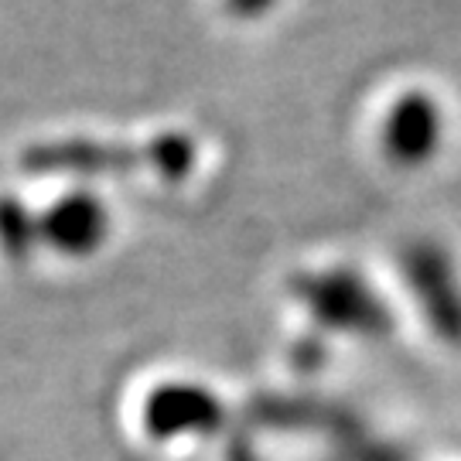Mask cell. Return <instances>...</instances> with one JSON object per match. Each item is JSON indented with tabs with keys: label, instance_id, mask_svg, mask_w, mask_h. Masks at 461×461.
Returning a JSON list of instances; mask_svg holds the SVG:
<instances>
[{
	"label": "cell",
	"instance_id": "obj_1",
	"mask_svg": "<svg viewBox=\"0 0 461 461\" xmlns=\"http://www.w3.org/2000/svg\"><path fill=\"white\" fill-rule=\"evenodd\" d=\"M21 165L32 175H127L137 167H150L167 182H178L195 165V144L182 133H165L150 140L148 148L66 140V144H38L24 150Z\"/></svg>",
	"mask_w": 461,
	"mask_h": 461
},
{
	"label": "cell",
	"instance_id": "obj_2",
	"mask_svg": "<svg viewBox=\"0 0 461 461\" xmlns=\"http://www.w3.org/2000/svg\"><path fill=\"white\" fill-rule=\"evenodd\" d=\"M294 291L308 304L314 321L325 325V329H346L379 339L393 325V318L383 308V301L356 274H346V270L297 280Z\"/></svg>",
	"mask_w": 461,
	"mask_h": 461
},
{
	"label": "cell",
	"instance_id": "obj_3",
	"mask_svg": "<svg viewBox=\"0 0 461 461\" xmlns=\"http://www.w3.org/2000/svg\"><path fill=\"white\" fill-rule=\"evenodd\" d=\"M403 270L434 331L451 346H461V287L445 253L417 243L403 253Z\"/></svg>",
	"mask_w": 461,
	"mask_h": 461
},
{
	"label": "cell",
	"instance_id": "obj_4",
	"mask_svg": "<svg viewBox=\"0 0 461 461\" xmlns=\"http://www.w3.org/2000/svg\"><path fill=\"white\" fill-rule=\"evenodd\" d=\"M222 424V403L195 383H165L144 403V428L158 441L178 434H209Z\"/></svg>",
	"mask_w": 461,
	"mask_h": 461
},
{
	"label": "cell",
	"instance_id": "obj_5",
	"mask_svg": "<svg viewBox=\"0 0 461 461\" xmlns=\"http://www.w3.org/2000/svg\"><path fill=\"white\" fill-rule=\"evenodd\" d=\"M41 240L66 257H89L106 240V209L93 195H68L38 219Z\"/></svg>",
	"mask_w": 461,
	"mask_h": 461
},
{
	"label": "cell",
	"instance_id": "obj_6",
	"mask_svg": "<svg viewBox=\"0 0 461 461\" xmlns=\"http://www.w3.org/2000/svg\"><path fill=\"white\" fill-rule=\"evenodd\" d=\"M438 137H441L438 103H430L424 93L396 99L390 120L383 127V144H386V154L393 161H403V165L424 161L438 150Z\"/></svg>",
	"mask_w": 461,
	"mask_h": 461
},
{
	"label": "cell",
	"instance_id": "obj_7",
	"mask_svg": "<svg viewBox=\"0 0 461 461\" xmlns=\"http://www.w3.org/2000/svg\"><path fill=\"white\" fill-rule=\"evenodd\" d=\"M38 236V219L17 198H0V249L11 260H28Z\"/></svg>",
	"mask_w": 461,
	"mask_h": 461
},
{
	"label": "cell",
	"instance_id": "obj_8",
	"mask_svg": "<svg viewBox=\"0 0 461 461\" xmlns=\"http://www.w3.org/2000/svg\"><path fill=\"white\" fill-rule=\"evenodd\" d=\"M274 0H230V7L236 11V14H243V17H253V14H260V11H267Z\"/></svg>",
	"mask_w": 461,
	"mask_h": 461
}]
</instances>
